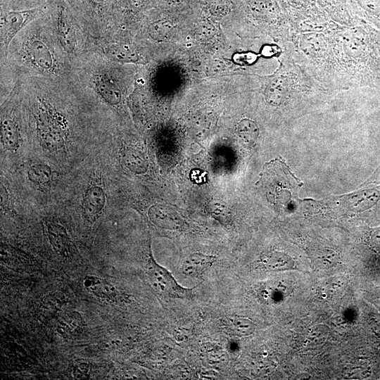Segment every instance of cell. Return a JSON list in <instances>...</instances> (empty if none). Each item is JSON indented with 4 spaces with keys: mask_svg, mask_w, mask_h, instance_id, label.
Instances as JSON below:
<instances>
[{
    "mask_svg": "<svg viewBox=\"0 0 380 380\" xmlns=\"http://www.w3.org/2000/svg\"><path fill=\"white\" fill-rule=\"evenodd\" d=\"M144 268L150 286L163 300H189L194 297V288H186L179 284L167 269L157 262L153 255L151 243Z\"/></svg>",
    "mask_w": 380,
    "mask_h": 380,
    "instance_id": "1",
    "label": "cell"
},
{
    "mask_svg": "<svg viewBox=\"0 0 380 380\" xmlns=\"http://www.w3.org/2000/svg\"><path fill=\"white\" fill-rule=\"evenodd\" d=\"M65 123L61 115L53 112L45 104L37 117V132L42 145L50 151L61 148L65 141Z\"/></svg>",
    "mask_w": 380,
    "mask_h": 380,
    "instance_id": "2",
    "label": "cell"
},
{
    "mask_svg": "<svg viewBox=\"0 0 380 380\" xmlns=\"http://www.w3.org/2000/svg\"><path fill=\"white\" fill-rule=\"evenodd\" d=\"M293 177L284 163L272 160L265 165L258 183H261L269 200L277 202L282 192L288 187L291 188V177Z\"/></svg>",
    "mask_w": 380,
    "mask_h": 380,
    "instance_id": "3",
    "label": "cell"
},
{
    "mask_svg": "<svg viewBox=\"0 0 380 380\" xmlns=\"http://www.w3.org/2000/svg\"><path fill=\"white\" fill-rule=\"evenodd\" d=\"M42 10L39 8L19 11H9L1 16V46L7 49L14 37L32 20L37 18Z\"/></svg>",
    "mask_w": 380,
    "mask_h": 380,
    "instance_id": "4",
    "label": "cell"
},
{
    "mask_svg": "<svg viewBox=\"0 0 380 380\" xmlns=\"http://www.w3.org/2000/svg\"><path fill=\"white\" fill-rule=\"evenodd\" d=\"M44 230L53 250L64 259L72 255V243L66 229L54 220L46 219Z\"/></svg>",
    "mask_w": 380,
    "mask_h": 380,
    "instance_id": "5",
    "label": "cell"
},
{
    "mask_svg": "<svg viewBox=\"0 0 380 380\" xmlns=\"http://www.w3.org/2000/svg\"><path fill=\"white\" fill-rule=\"evenodd\" d=\"M106 203V194L99 184H92L86 190L82 201V212L85 220L93 224L103 213Z\"/></svg>",
    "mask_w": 380,
    "mask_h": 380,
    "instance_id": "6",
    "label": "cell"
},
{
    "mask_svg": "<svg viewBox=\"0 0 380 380\" xmlns=\"http://www.w3.org/2000/svg\"><path fill=\"white\" fill-rule=\"evenodd\" d=\"M27 57L34 67L46 72L55 68V60L51 48L39 39H32L27 44Z\"/></svg>",
    "mask_w": 380,
    "mask_h": 380,
    "instance_id": "7",
    "label": "cell"
},
{
    "mask_svg": "<svg viewBox=\"0 0 380 380\" xmlns=\"http://www.w3.org/2000/svg\"><path fill=\"white\" fill-rule=\"evenodd\" d=\"M215 261L216 257L214 255L194 253L184 260L181 271L186 277L201 279Z\"/></svg>",
    "mask_w": 380,
    "mask_h": 380,
    "instance_id": "8",
    "label": "cell"
},
{
    "mask_svg": "<svg viewBox=\"0 0 380 380\" xmlns=\"http://www.w3.org/2000/svg\"><path fill=\"white\" fill-rule=\"evenodd\" d=\"M85 289L94 296L108 302H116L120 298V292L105 279L88 275L83 279Z\"/></svg>",
    "mask_w": 380,
    "mask_h": 380,
    "instance_id": "9",
    "label": "cell"
},
{
    "mask_svg": "<svg viewBox=\"0 0 380 380\" xmlns=\"http://www.w3.org/2000/svg\"><path fill=\"white\" fill-rule=\"evenodd\" d=\"M148 216L151 222L162 229L177 230L183 226L179 216L171 209L162 205L151 206L148 211Z\"/></svg>",
    "mask_w": 380,
    "mask_h": 380,
    "instance_id": "10",
    "label": "cell"
},
{
    "mask_svg": "<svg viewBox=\"0 0 380 380\" xmlns=\"http://www.w3.org/2000/svg\"><path fill=\"white\" fill-rule=\"evenodd\" d=\"M94 88L106 103L112 106L120 104L122 97L121 89L110 76L106 75L96 76Z\"/></svg>",
    "mask_w": 380,
    "mask_h": 380,
    "instance_id": "11",
    "label": "cell"
},
{
    "mask_svg": "<svg viewBox=\"0 0 380 380\" xmlns=\"http://www.w3.org/2000/svg\"><path fill=\"white\" fill-rule=\"evenodd\" d=\"M57 35L64 50L68 53H72L77 44L75 31L71 22L62 12L58 13L57 19Z\"/></svg>",
    "mask_w": 380,
    "mask_h": 380,
    "instance_id": "12",
    "label": "cell"
},
{
    "mask_svg": "<svg viewBox=\"0 0 380 380\" xmlns=\"http://www.w3.org/2000/svg\"><path fill=\"white\" fill-rule=\"evenodd\" d=\"M84 328V319L77 311L65 315L57 324V331L64 338H71L78 336L82 332Z\"/></svg>",
    "mask_w": 380,
    "mask_h": 380,
    "instance_id": "13",
    "label": "cell"
},
{
    "mask_svg": "<svg viewBox=\"0 0 380 380\" xmlns=\"http://www.w3.org/2000/svg\"><path fill=\"white\" fill-rule=\"evenodd\" d=\"M1 141L5 149L11 152L18 150L20 144V133L14 120L5 118L1 122Z\"/></svg>",
    "mask_w": 380,
    "mask_h": 380,
    "instance_id": "14",
    "label": "cell"
},
{
    "mask_svg": "<svg viewBox=\"0 0 380 380\" xmlns=\"http://www.w3.org/2000/svg\"><path fill=\"white\" fill-rule=\"evenodd\" d=\"M260 263L270 271L279 272L291 270L294 262L287 254L279 251H269L260 258Z\"/></svg>",
    "mask_w": 380,
    "mask_h": 380,
    "instance_id": "15",
    "label": "cell"
},
{
    "mask_svg": "<svg viewBox=\"0 0 380 380\" xmlns=\"http://www.w3.org/2000/svg\"><path fill=\"white\" fill-rule=\"evenodd\" d=\"M122 162L131 172L136 174L145 173L148 167L144 154L137 149L125 148L122 152Z\"/></svg>",
    "mask_w": 380,
    "mask_h": 380,
    "instance_id": "16",
    "label": "cell"
},
{
    "mask_svg": "<svg viewBox=\"0 0 380 380\" xmlns=\"http://www.w3.org/2000/svg\"><path fill=\"white\" fill-rule=\"evenodd\" d=\"M226 326L231 334L239 337L251 336L255 329V324L251 319L236 315L227 317Z\"/></svg>",
    "mask_w": 380,
    "mask_h": 380,
    "instance_id": "17",
    "label": "cell"
},
{
    "mask_svg": "<svg viewBox=\"0 0 380 380\" xmlns=\"http://www.w3.org/2000/svg\"><path fill=\"white\" fill-rule=\"evenodd\" d=\"M27 175L29 181L39 189H47L50 185L52 170L44 163H35L29 167Z\"/></svg>",
    "mask_w": 380,
    "mask_h": 380,
    "instance_id": "18",
    "label": "cell"
},
{
    "mask_svg": "<svg viewBox=\"0 0 380 380\" xmlns=\"http://www.w3.org/2000/svg\"><path fill=\"white\" fill-rule=\"evenodd\" d=\"M104 51L110 58L121 63H135L139 58L138 53L127 44H110Z\"/></svg>",
    "mask_w": 380,
    "mask_h": 380,
    "instance_id": "19",
    "label": "cell"
},
{
    "mask_svg": "<svg viewBox=\"0 0 380 380\" xmlns=\"http://www.w3.org/2000/svg\"><path fill=\"white\" fill-rule=\"evenodd\" d=\"M236 133L245 144H252L258 137L259 129L254 121L243 119L238 123Z\"/></svg>",
    "mask_w": 380,
    "mask_h": 380,
    "instance_id": "20",
    "label": "cell"
},
{
    "mask_svg": "<svg viewBox=\"0 0 380 380\" xmlns=\"http://www.w3.org/2000/svg\"><path fill=\"white\" fill-rule=\"evenodd\" d=\"M314 264L322 269L329 268L338 262V255L332 250L327 248L319 249L315 251L312 256Z\"/></svg>",
    "mask_w": 380,
    "mask_h": 380,
    "instance_id": "21",
    "label": "cell"
},
{
    "mask_svg": "<svg viewBox=\"0 0 380 380\" xmlns=\"http://www.w3.org/2000/svg\"><path fill=\"white\" fill-rule=\"evenodd\" d=\"M171 27L169 21L160 20L151 25L149 34L155 40L161 41L167 36Z\"/></svg>",
    "mask_w": 380,
    "mask_h": 380,
    "instance_id": "22",
    "label": "cell"
},
{
    "mask_svg": "<svg viewBox=\"0 0 380 380\" xmlns=\"http://www.w3.org/2000/svg\"><path fill=\"white\" fill-rule=\"evenodd\" d=\"M286 94V87L283 84V82H274L272 85L269 87L267 98L269 102L274 104L281 103L284 95Z\"/></svg>",
    "mask_w": 380,
    "mask_h": 380,
    "instance_id": "23",
    "label": "cell"
},
{
    "mask_svg": "<svg viewBox=\"0 0 380 380\" xmlns=\"http://www.w3.org/2000/svg\"><path fill=\"white\" fill-rule=\"evenodd\" d=\"M358 2L369 15L380 17V0H358Z\"/></svg>",
    "mask_w": 380,
    "mask_h": 380,
    "instance_id": "24",
    "label": "cell"
},
{
    "mask_svg": "<svg viewBox=\"0 0 380 380\" xmlns=\"http://www.w3.org/2000/svg\"><path fill=\"white\" fill-rule=\"evenodd\" d=\"M89 366L87 362H78L72 368V374L76 379H87L89 376Z\"/></svg>",
    "mask_w": 380,
    "mask_h": 380,
    "instance_id": "25",
    "label": "cell"
},
{
    "mask_svg": "<svg viewBox=\"0 0 380 380\" xmlns=\"http://www.w3.org/2000/svg\"><path fill=\"white\" fill-rule=\"evenodd\" d=\"M211 212V213L215 215L217 219L220 220V219H222V220L224 221L229 217L227 209L222 205H219L218 203L216 204H212Z\"/></svg>",
    "mask_w": 380,
    "mask_h": 380,
    "instance_id": "26",
    "label": "cell"
},
{
    "mask_svg": "<svg viewBox=\"0 0 380 380\" xmlns=\"http://www.w3.org/2000/svg\"><path fill=\"white\" fill-rule=\"evenodd\" d=\"M369 242L371 246L380 250V227L372 229L369 234Z\"/></svg>",
    "mask_w": 380,
    "mask_h": 380,
    "instance_id": "27",
    "label": "cell"
},
{
    "mask_svg": "<svg viewBox=\"0 0 380 380\" xmlns=\"http://www.w3.org/2000/svg\"><path fill=\"white\" fill-rule=\"evenodd\" d=\"M380 183V165L371 175V177L365 182V185Z\"/></svg>",
    "mask_w": 380,
    "mask_h": 380,
    "instance_id": "28",
    "label": "cell"
},
{
    "mask_svg": "<svg viewBox=\"0 0 380 380\" xmlns=\"http://www.w3.org/2000/svg\"><path fill=\"white\" fill-rule=\"evenodd\" d=\"M120 6H127L133 0H115Z\"/></svg>",
    "mask_w": 380,
    "mask_h": 380,
    "instance_id": "29",
    "label": "cell"
},
{
    "mask_svg": "<svg viewBox=\"0 0 380 380\" xmlns=\"http://www.w3.org/2000/svg\"><path fill=\"white\" fill-rule=\"evenodd\" d=\"M91 1L95 3V4H102L106 0H90Z\"/></svg>",
    "mask_w": 380,
    "mask_h": 380,
    "instance_id": "30",
    "label": "cell"
},
{
    "mask_svg": "<svg viewBox=\"0 0 380 380\" xmlns=\"http://www.w3.org/2000/svg\"><path fill=\"white\" fill-rule=\"evenodd\" d=\"M379 304H380V300H379Z\"/></svg>",
    "mask_w": 380,
    "mask_h": 380,
    "instance_id": "31",
    "label": "cell"
}]
</instances>
